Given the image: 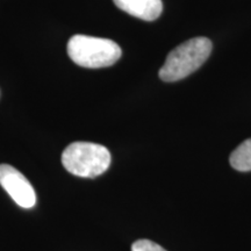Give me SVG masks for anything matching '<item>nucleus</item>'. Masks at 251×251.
<instances>
[{
    "instance_id": "39448f33",
    "label": "nucleus",
    "mask_w": 251,
    "mask_h": 251,
    "mask_svg": "<svg viewBox=\"0 0 251 251\" xmlns=\"http://www.w3.org/2000/svg\"><path fill=\"white\" fill-rule=\"evenodd\" d=\"M115 6L126 13L146 21H153L161 17L162 0H113Z\"/></svg>"
},
{
    "instance_id": "7ed1b4c3",
    "label": "nucleus",
    "mask_w": 251,
    "mask_h": 251,
    "mask_svg": "<svg viewBox=\"0 0 251 251\" xmlns=\"http://www.w3.org/2000/svg\"><path fill=\"white\" fill-rule=\"evenodd\" d=\"M111 162L108 149L92 142H74L62 153V164L65 170L77 177H98L107 170Z\"/></svg>"
},
{
    "instance_id": "f03ea898",
    "label": "nucleus",
    "mask_w": 251,
    "mask_h": 251,
    "mask_svg": "<svg viewBox=\"0 0 251 251\" xmlns=\"http://www.w3.org/2000/svg\"><path fill=\"white\" fill-rule=\"evenodd\" d=\"M122 50L108 39L74 35L68 42V55L77 65L89 69L107 68L117 63Z\"/></svg>"
},
{
    "instance_id": "423d86ee",
    "label": "nucleus",
    "mask_w": 251,
    "mask_h": 251,
    "mask_svg": "<svg viewBox=\"0 0 251 251\" xmlns=\"http://www.w3.org/2000/svg\"><path fill=\"white\" fill-rule=\"evenodd\" d=\"M229 162L235 170L241 172L251 171V139L244 141L231 152Z\"/></svg>"
},
{
    "instance_id": "f257e3e1",
    "label": "nucleus",
    "mask_w": 251,
    "mask_h": 251,
    "mask_svg": "<svg viewBox=\"0 0 251 251\" xmlns=\"http://www.w3.org/2000/svg\"><path fill=\"white\" fill-rule=\"evenodd\" d=\"M212 51V42L207 37H194L175 48L159 70L162 80L172 83L190 76L198 70Z\"/></svg>"
},
{
    "instance_id": "20e7f679",
    "label": "nucleus",
    "mask_w": 251,
    "mask_h": 251,
    "mask_svg": "<svg viewBox=\"0 0 251 251\" xmlns=\"http://www.w3.org/2000/svg\"><path fill=\"white\" fill-rule=\"evenodd\" d=\"M0 185L23 208H31L36 203V193L20 171L8 164H0Z\"/></svg>"
},
{
    "instance_id": "0eeeda50",
    "label": "nucleus",
    "mask_w": 251,
    "mask_h": 251,
    "mask_svg": "<svg viewBox=\"0 0 251 251\" xmlns=\"http://www.w3.org/2000/svg\"><path fill=\"white\" fill-rule=\"evenodd\" d=\"M131 251H166L164 248H162L159 244L150 240H139L133 243Z\"/></svg>"
}]
</instances>
